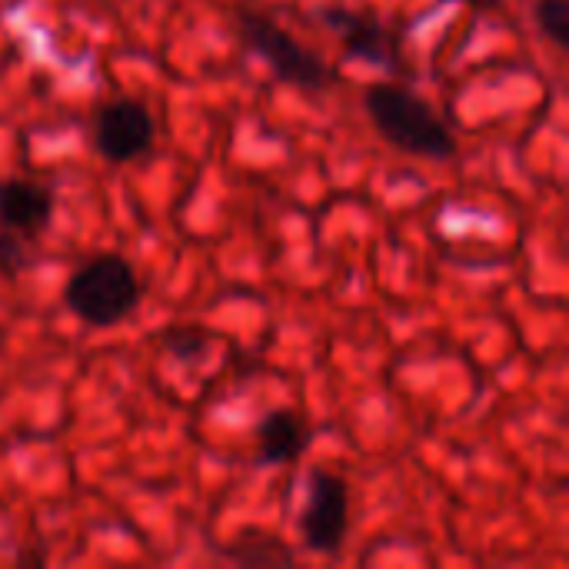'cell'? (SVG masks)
Returning a JSON list of instances; mask_svg holds the SVG:
<instances>
[{
	"label": "cell",
	"mask_w": 569,
	"mask_h": 569,
	"mask_svg": "<svg viewBox=\"0 0 569 569\" xmlns=\"http://www.w3.org/2000/svg\"><path fill=\"white\" fill-rule=\"evenodd\" d=\"M0 350H3V330H0Z\"/></svg>",
	"instance_id": "4fadbf2b"
},
{
	"label": "cell",
	"mask_w": 569,
	"mask_h": 569,
	"mask_svg": "<svg viewBox=\"0 0 569 569\" xmlns=\"http://www.w3.org/2000/svg\"><path fill=\"white\" fill-rule=\"evenodd\" d=\"M323 23L337 30V37L343 40L347 53L377 67H400V50L397 40L390 37V30H383L377 20L357 13V10H343V7H327Z\"/></svg>",
	"instance_id": "8992f818"
},
{
	"label": "cell",
	"mask_w": 569,
	"mask_h": 569,
	"mask_svg": "<svg viewBox=\"0 0 569 569\" xmlns=\"http://www.w3.org/2000/svg\"><path fill=\"white\" fill-rule=\"evenodd\" d=\"M533 17H537V27L543 30V37L563 50L569 43V0H537Z\"/></svg>",
	"instance_id": "30bf717a"
},
{
	"label": "cell",
	"mask_w": 569,
	"mask_h": 569,
	"mask_svg": "<svg viewBox=\"0 0 569 569\" xmlns=\"http://www.w3.org/2000/svg\"><path fill=\"white\" fill-rule=\"evenodd\" d=\"M237 30H240V40L270 67V73L280 80V83H290L297 90H323L337 80V70L317 53L310 50L307 43L293 40L273 17H267L263 10L250 7V3H240L237 7Z\"/></svg>",
	"instance_id": "3957f363"
},
{
	"label": "cell",
	"mask_w": 569,
	"mask_h": 569,
	"mask_svg": "<svg viewBox=\"0 0 569 569\" xmlns=\"http://www.w3.org/2000/svg\"><path fill=\"white\" fill-rule=\"evenodd\" d=\"M253 540L257 543H250V540H243V543H230L227 550H223V557L227 560H233V563H250V567H257V563H293V553L280 543V540H270V537H263V533H253Z\"/></svg>",
	"instance_id": "9c48e42d"
},
{
	"label": "cell",
	"mask_w": 569,
	"mask_h": 569,
	"mask_svg": "<svg viewBox=\"0 0 569 569\" xmlns=\"http://www.w3.org/2000/svg\"><path fill=\"white\" fill-rule=\"evenodd\" d=\"M153 137H157V123L150 110L133 97L107 100L93 117V147L113 167L140 160L153 147Z\"/></svg>",
	"instance_id": "5b68a950"
},
{
	"label": "cell",
	"mask_w": 569,
	"mask_h": 569,
	"mask_svg": "<svg viewBox=\"0 0 569 569\" xmlns=\"http://www.w3.org/2000/svg\"><path fill=\"white\" fill-rule=\"evenodd\" d=\"M463 3H470L477 10H500L503 7V0H463Z\"/></svg>",
	"instance_id": "7c38bea8"
},
{
	"label": "cell",
	"mask_w": 569,
	"mask_h": 569,
	"mask_svg": "<svg viewBox=\"0 0 569 569\" xmlns=\"http://www.w3.org/2000/svg\"><path fill=\"white\" fill-rule=\"evenodd\" d=\"M140 277L133 263L120 253H97L83 260L63 287L67 310L90 330L123 323L140 307Z\"/></svg>",
	"instance_id": "7a4b0ae2"
},
{
	"label": "cell",
	"mask_w": 569,
	"mask_h": 569,
	"mask_svg": "<svg viewBox=\"0 0 569 569\" xmlns=\"http://www.w3.org/2000/svg\"><path fill=\"white\" fill-rule=\"evenodd\" d=\"M53 217V190L37 180H0V227L13 233H40Z\"/></svg>",
	"instance_id": "52a82bcc"
},
{
	"label": "cell",
	"mask_w": 569,
	"mask_h": 569,
	"mask_svg": "<svg viewBox=\"0 0 569 569\" xmlns=\"http://www.w3.org/2000/svg\"><path fill=\"white\" fill-rule=\"evenodd\" d=\"M257 443L263 463H293L310 443V427L293 410H270L257 427Z\"/></svg>",
	"instance_id": "ba28073f"
},
{
	"label": "cell",
	"mask_w": 569,
	"mask_h": 569,
	"mask_svg": "<svg viewBox=\"0 0 569 569\" xmlns=\"http://www.w3.org/2000/svg\"><path fill=\"white\" fill-rule=\"evenodd\" d=\"M30 263H33L30 260V250L17 240V233L7 230V227H0V273L3 277H13V273L27 270Z\"/></svg>",
	"instance_id": "8fae6325"
},
{
	"label": "cell",
	"mask_w": 569,
	"mask_h": 569,
	"mask_svg": "<svg viewBox=\"0 0 569 569\" xmlns=\"http://www.w3.org/2000/svg\"><path fill=\"white\" fill-rule=\"evenodd\" d=\"M350 530V493L347 483L313 467L307 473V503L300 513V537L310 553H337Z\"/></svg>",
	"instance_id": "277c9868"
},
{
	"label": "cell",
	"mask_w": 569,
	"mask_h": 569,
	"mask_svg": "<svg viewBox=\"0 0 569 569\" xmlns=\"http://www.w3.org/2000/svg\"><path fill=\"white\" fill-rule=\"evenodd\" d=\"M363 107L390 147L427 160H450L457 153V133L417 90L380 80L367 87Z\"/></svg>",
	"instance_id": "6da1fadb"
}]
</instances>
